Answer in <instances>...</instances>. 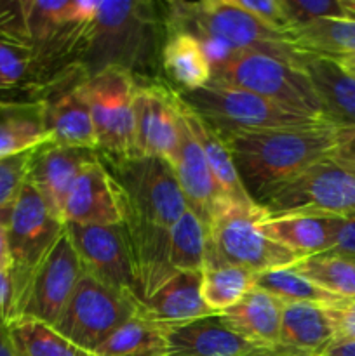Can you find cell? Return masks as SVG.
<instances>
[{
	"instance_id": "1",
	"label": "cell",
	"mask_w": 355,
	"mask_h": 356,
	"mask_svg": "<svg viewBox=\"0 0 355 356\" xmlns=\"http://www.w3.org/2000/svg\"><path fill=\"white\" fill-rule=\"evenodd\" d=\"M235 162L244 188L256 204L301 176L322 160L331 159L338 129L322 120L289 127L239 132L223 139Z\"/></svg>"
},
{
	"instance_id": "2",
	"label": "cell",
	"mask_w": 355,
	"mask_h": 356,
	"mask_svg": "<svg viewBox=\"0 0 355 356\" xmlns=\"http://www.w3.org/2000/svg\"><path fill=\"white\" fill-rule=\"evenodd\" d=\"M169 9L171 31L197 37L212 66L240 51H260L301 66L310 56L296 47L292 35L268 26L237 0L174 2L169 3Z\"/></svg>"
},
{
	"instance_id": "3",
	"label": "cell",
	"mask_w": 355,
	"mask_h": 356,
	"mask_svg": "<svg viewBox=\"0 0 355 356\" xmlns=\"http://www.w3.org/2000/svg\"><path fill=\"white\" fill-rule=\"evenodd\" d=\"M268 212L256 202L221 200L207 226L205 266L232 264L253 273L294 266L299 259L265 235L261 222Z\"/></svg>"
},
{
	"instance_id": "4",
	"label": "cell",
	"mask_w": 355,
	"mask_h": 356,
	"mask_svg": "<svg viewBox=\"0 0 355 356\" xmlns=\"http://www.w3.org/2000/svg\"><path fill=\"white\" fill-rule=\"evenodd\" d=\"M153 14L146 2H97L84 35L82 58L87 75L110 66L129 70L148 59L153 42Z\"/></svg>"
},
{
	"instance_id": "5",
	"label": "cell",
	"mask_w": 355,
	"mask_h": 356,
	"mask_svg": "<svg viewBox=\"0 0 355 356\" xmlns=\"http://www.w3.org/2000/svg\"><path fill=\"white\" fill-rule=\"evenodd\" d=\"M211 80L249 90L303 117L322 120L312 80L296 63L260 51L233 52L212 66Z\"/></svg>"
},
{
	"instance_id": "6",
	"label": "cell",
	"mask_w": 355,
	"mask_h": 356,
	"mask_svg": "<svg viewBox=\"0 0 355 356\" xmlns=\"http://www.w3.org/2000/svg\"><path fill=\"white\" fill-rule=\"evenodd\" d=\"M181 103L190 108L221 139L239 132L289 127L310 124L313 118L289 111L249 90L211 80L204 87L188 92H176Z\"/></svg>"
},
{
	"instance_id": "7",
	"label": "cell",
	"mask_w": 355,
	"mask_h": 356,
	"mask_svg": "<svg viewBox=\"0 0 355 356\" xmlns=\"http://www.w3.org/2000/svg\"><path fill=\"white\" fill-rule=\"evenodd\" d=\"M136 89L134 73L118 66L86 75L82 80V90L96 132V152L110 165L136 156Z\"/></svg>"
},
{
	"instance_id": "8",
	"label": "cell",
	"mask_w": 355,
	"mask_h": 356,
	"mask_svg": "<svg viewBox=\"0 0 355 356\" xmlns=\"http://www.w3.org/2000/svg\"><path fill=\"white\" fill-rule=\"evenodd\" d=\"M141 309L136 294L118 291L84 273L54 329L80 350L93 355Z\"/></svg>"
},
{
	"instance_id": "9",
	"label": "cell",
	"mask_w": 355,
	"mask_h": 356,
	"mask_svg": "<svg viewBox=\"0 0 355 356\" xmlns=\"http://www.w3.org/2000/svg\"><path fill=\"white\" fill-rule=\"evenodd\" d=\"M108 170L124 188L127 219L169 232L188 211L176 174L167 160L132 156L113 163Z\"/></svg>"
},
{
	"instance_id": "10",
	"label": "cell",
	"mask_w": 355,
	"mask_h": 356,
	"mask_svg": "<svg viewBox=\"0 0 355 356\" xmlns=\"http://www.w3.org/2000/svg\"><path fill=\"white\" fill-rule=\"evenodd\" d=\"M63 233H65V222L59 221L49 211L44 198L30 183L24 184L7 225L10 252L9 273L13 278L14 299H16L14 320L17 315V305L31 273Z\"/></svg>"
},
{
	"instance_id": "11",
	"label": "cell",
	"mask_w": 355,
	"mask_h": 356,
	"mask_svg": "<svg viewBox=\"0 0 355 356\" xmlns=\"http://www.w3.org/2000/svg\"><path fill=\"white\" fill-rule=\"evenodd\" d=\"M261 207L270 216L285 212L355 216V176L331 159L322 160L271 193Z\"/></svg>"
},
{
	"instance_id": "12",
	"label": "cell",
	"mask_w": 355,
	"mask_h": 356,
	"mask_svg": "<svg viewBox=\"0 0 355 356\" xmlns=\"http://www.w3.org/2000/svg\"><path fill=\"white\" fill-rule=\"evenodd\" d=\"M84 273L82 263L65 232L31 273L17 305L16 320L31 318L54 327Z\"/></svg>"
},
{
	"instance_id": "13",
	"label": "cell",
	"mask_w": 355,
	"mask_h": 356,
	"mask_svg": "<svg viewBox=\"0 0 355 356\" xmlns=\"http://www.w3.org/2000/svg\"><path fill=\"white\" fill-rule=\"evenodd\" d=\"M84 271L96 280L138 296L134 261L125 225L80 226L65 225Z\"/></svg>"
},
{
	"instance_id": "14",
	"label": "cell",
	"mask_w": 355,
	"mask_h": 356,
	"mask_svg": "<svg viewBox=\"0 0 355 356\" xmlns=\"http://www.w3.org/2000/svg\"><path fill=\"white\" fill-rule=\"evenodd\" d=\"M164 356H305L284 346H263L237 334L221 315L167 325Z\"/></svg>"
},
{
	"instance_id": "15",
	"label": "cell",
	"mask_w": 355,
	"mask_h": 356,
	"mask_svg": "<svg viewBox=\"0 0 355 356\" xmlns=\"http://www.w3.org/2000/svg\"><path fill=\"white\" fill-rule=\"evenodd\" d=\"M181 127L176 92L160 83H138L134 96L136 156H159L171 162L180 148Z\"/></svg>"
},
{
	"instance_id": "16",
	"label": "cell",
	"mask_w": 355,
	"mask_h": 356,
	"mask_svg": "<svg viewBox=\"0 0 355 356\" xmlns=\"http://www.w3.org/2000/svg\"><path fill=\"white\" fill-rule=\"evenodd\" d=\"M127 219L124 188L100 159L87 163L66 198L65 225L113 226Z\"/></svg>"
},
{
	"instance_id": "17",
	"label": "cell",
	"mask_w": 355,
	"mask_h": 356,
	"mask_svg": "<svg viewBox=\"0 0 355 356\" xmlns=\"http://www.w3.org/2000/svg\"><path fill=\"white\" fill-rule=\"evenodd\" d=\"M97 159L100 155L93 149L70 148L54 141L44 143L33 149L28 183L40 193L49 211L63 221V211L73 183L84 167Z\"/></svg>"
},
{
	"instance_id": "18",
	"label": "cell",
	"mask_w": 355,
	"mask_h": 356,
	"mask_svg": "<svg viewBox=\"0 0 355 356\" xmlns=\"http://www.w3.org/2000/svg\"><path fill=\"white\" fill-rule=\"evenodd\" d=\"M181 120H183V127H181L180 148L169 163L173 165L178 183L183 191L188 211L194 212L207 229L216 207H218L219 202L225 200V197L219 191L207 165L204 152H202L191 129L184 122L183 115H181Z\"/></svg>"
},
{
	"instance_id": "19",
	"label": "cell",
	"mask_w": 355,
	"mask_h": 356,
	"mask_svg": "<svg viewBox=\"0 0 355 356\" xmlns=\"http://www.w3.org/2000/svg\"><path fill=\"white\" fill-rule=\"evenodd\" d=\"M320 103L322 122L338 131L355 129V76L336 59L308 56L303 65Z\"/></svg>"
},
{
	"instance_id": "20",
	"label": "cell",
	"mask_w": 355,
	"mask_h": 356,
	"mask_svg": "<svg viewBox=\"0 0 355 356\" xmlns=\"http://www.w3.org/2000/svg\"><path fill=\"white\" fill-rule=\"evenodd\" d=\"M82 80L51 97H40L45 104V120L51 141L70 148L96 152V132L89 104L82 90Z\"/></svg>"
},
{
	"instance_id": "21",
	"label": "cell",
	"mask_w": 355,
	"mask_h": 356,
	"mask_svg": "<svg viewBox=\"0 0 355 356\" xmlns=\"http://www.w3.org/2000/svg\"><path fill=\"white\" fill-rule=\"evenodd\" d=\"M200 284L202 273L178 271L150 298L143 299V313L164 325H180L214 315L202 299Z\"/></svg>"
},
{
	"instance_id": "22",
	"label": "cell",
	"mask_w": 355,
	"mask_h": 356,
	"mask_svg": "<svg viewBox=\"0 0 355 356\" xmlns=\"http://www.w3.org/2000/svg\"><path fill=\"white\" fill-rule=\"evenodd\" d=\"M336 216L317 212H285L268 214L261 222L265 235L284 249L305 259L331 249L333 221Z\"/></svg>"
},
{
	"instance_id": "23",
	"label": "cell",
	"mask_w": 355,
	"mask_h": 356,
	"mask_svg": "<svg viewBox=\"0 0 355 356\" xmlns=\"http://www.w3.org/2000/svg\"><path fill=\"white\" fill-rule=\"evenodd\" d=\"M336 339L329 305L291 302L284 305L281 322V346L305 356H320Z\"/></svg>"
},
{
	"instance_id": "24",
	"label": "cell",
	"mask_w": 355,
	"mask_h": 356,
	"mask_svg": "<svg viewBox=\"0 0 355 356\" xmlns=\"http://www.w3.org/2000/svg\"><path fill=\"white\" fill-rule=\"evenodd\" d=\"M49 141L44 101H0V159L31 152Z\"/></svg>"
},
{
	"instance_id": "25",
	"label": "cell",
	"mask_w": 355,
	"mask_h": 356,
	"mask_svg": "<svg viewBox=\"0 0 355 356\" xmlns=\"http://www.w3.org/2000/svg\"><path fill=\"white\" fill-rule=\"evenodd\" d=\"M284 302L254 287L240 302L221 313L223 320L246 339L263 346H281V322Z\"/></svg>"
},
{
	"instance_id": "26",
	"label": "cell",
	"mask_w": 355,
	"mask_h": 356,
	"mask_svg": "<svg viewBox=\"0 0 355 356\" xmlns=\"http://www.w3.org/2000/svg\"><path fill=\"white\" fill-rule=\"evenodd\" d=\"M166 75L180 87L178 92L197 90L211 82L212 65L204 44L184 31H171L162 51Z\"/></svg>"
},
{
	"instance_id": "27",
	"label": "cell",
	"mask_w": 355,
	"mask_h": 356,
	"mask_svg": "<svg viewBox=\"0 0 355 356\" xmlns=\"http://www.w3.org/2000/svg\"><path fill=\"white\" fill-rule=\"evenodd\" d=\"M178 96V94H176ZM180 99V97H178ZM181 104V115H183L184 122L188 124V127L191 129V132L197 138L198 145H200L202 152H204L205 160H207V165L211 169L212 177H214L216 184H218L219 191H221L223 197L230 202H239V204H249L254 202L249 197V193L244 188L242 181H240L239 172H237L235 162L232 159V153H230L228 146L223 141L221 136L216 134L204 120L197 117L194 111L188 106Z\"/></svg>"
},
{
	"instance_id": "28",
	"label": "cell",
	"mask_w": 355,
	"mask_h": 356,
	"mask_svg": "<svg viewBox=\"0 0 355 356\" xmlns=\"http://www.w3.org/2000/svg\"><path fill=\"white\" fill-rule=\"evenodd\" d=\"M167 325L138 313L115 330L93 356H164Z\"/></svg>"
},
{
	"instance_id": "29",
	"label": "cell",
	"mask_w": 355,
	"mask_h": 356,
	"mask_svg": "<svg viewBox=\"0 0 355 356\" xmlns=\"http://www.w3.org/2000/svg\"><path fill=\"white\" fill-rule=\"evenodd\" d=\"M296 47L310 56L343 59L355 56V21L347 17L319 19L292 31Z\"/></svg>"
},
{
	"instance_id": "30",
	"label": "cell",
	"mask_w": 355,
	"mask_h": 356,
	"mask_svg": "<svg viewBox=\"0 0 355 356\" xmlns=\"http://www.w3.org/2000/svg\"><path fill=\"white\" fill-rule=\"evenodd\" d=\"M253 271L232 264H212L202 270L200 292L205 306L214 315L228 312L254 289Z\"/></svg>"
},
{
	"instance_id": "31",
	"label": "cell",
	"mask_w": 355,
	"mask_h": 356,
	"mask_svg": "<svg viewBox=\"0 0 355 356\" xmlns=\"http://www.w3.org/2000/svg\"><path fill=\"white\" fill-rule=\"evenodd\" d=\"M7 330L16 356H93L38 320L19 318Z\"/></svg>"
},
{
	"instance_id": "32",
	"label": "cell",
	"mask_w": 355,
	"mask_h": 356,
	"mask_svg": "<svg viewBox=\"0 0 355 356\" xmlns=\"http://www.w3.org/2000/svg\"><path fill=\"white\" fill-rule=\"evenodd\" d=\"M292 268L334 298L355 299V257L322 252L298 261Z\"/></svg>"
},
{
	"instance_id": "33",
	"label": "cell",
	"mask_w": 355,
	"mask_h": 356,
	"mask_svg": "<svg viewBox=\"0 0 355 356\" xmlns=\"http://www.w3.org/2000/svg\"><path fill=\"white\" fill-rule=\"evenodd\" d=\"M207 247V229L194 212L187 211L169 232V264L174 271L202 273Z\"/></svg>"
},
{
	"instance_id": "34",
	"label": "cell",
	"mask_w": 355,
	"mask_h": 356,
	"mask_svg": "<svg viewBox=\"0 0 355 356\" xmlns=\"http://www.w3.org/2000/svg\"><path fill=\"white\" fill-rule=\"evenodd\" d=\"M254 287L268 292L281 299L284 305L291 302H315V305H334L341 299L320 289L305 275L298 273L294 268H278L254 275Z\"/></svg>"
},
{
	"instance_id": "35",
	"label": "cell",
	"mask_w": 355,
	"mask_h": 356,
	"mask_svg": "<svg viewBox=\"0 0 355 356\" xmlns=\"http://www.w3.org/2000/svg\"><path fill=\"white\" fill-rule=\"evenodd\" d=\"M37 63L30 45L0 38V94L37 86Z\"/></svg>"
},
{
	"instance_id": "36",
	"label": "cell",
	"mask_w": 355,
	"mask_h": 356,
	"mask_svg": "<svg viewBox=\"0 0 355 356\" xmlns=\"http://www.w3.org/2000/svg\"><path fill=\"white\" fill-rule=\"evenodd\" d=\"M31 156L33 149L0 159V225H9L21 191L28 183Z\"/></svg>"
},
{
	"instance_id": "37",
	"label": "cell",
	"mask_w": 355,
	"mask_h": 356,
	"mask_svg": "<svg viewBox=\"0 0 355 356\" xmlns=\"http://www.w3.org/2000/svg\"><path fill=\"white\" fill-rule=\"evenodd\" d=\"M292 31L319 19L345 17L341 0H282Z\"/></svg>"
},
{
	"instance_id": "38",
	"label": "cell",
	"mask_w": 355,
	"mask_h": 356,
	"mask_svg": "<svg viewBox=\"0 0 355 356\" xmlns=\"http://www.w3.org/2000/svg\"><path fill=\"white\" fill-rule=\"evenodd\" d=\"M237 2L247 13H251L260 21L267 23L268 26L292 35L291 21H289L282 0H237Z\"/></svg>"
},
{
	"instance_id": "39",
	"label": "cell",
	"mask_w": 355,
	"mask_h": 356,
	"mask_svg": "<svg viewBox=\"0 0 355 356\" xmlns=\"http://www.w3.org/2000/svg\"><path fill=\"white\" fill-rule=\"evenodd\" d=\"M0 38L28 45L23 0H0Z\"/></svg>"
},
{
	"instance_id": "40",
	"label": "cell",
	"mask_w": 355,
	"mask_h": 356,
	"mask_svg": "<svg viewBox=\"0 0 355 356\" xmlns=\"http://www.w3.org/2000/svg\"><path fill=\"white\" fill-rule=\"evenodd\" d=\"M327 252L355 257V216L334 218L333 240H331V249Z\"/></svg>"
},
{
	"instance_id": "41",
	"label": "cell",
	"mask_w": 355,
	"mask_h": 356,
	"mask_svg": "<svg viewBox=\"0 0 355 356\" xmlns=\"http://www.w3.org/2000/svg\"><path fill=\"white\" fill-rule=\"evenodd\" d=\"M329 312L336 332L334 341H355V299L329 305Z\"/></svg>"
},
{
	"instance_id": "42",
	"label": "cell",
	"mask_w": 355,
	"mask_h": 356,
	"mask_svg": "<svg viewBox=\"0 0 355 356\" xmlns=\"http://www.w3.org/2000/svg\"><path fill=\"white\" fill-rule=\"evenodd\" d=\"M331 160L355 176V129L338 131V143Z\"/></svg>"
},
{
	"instance_id": "43",
	"label": "cell",
	"mask_w": 355,
	"mask_h": 356,
	"mask_svg": "<svg viewBox=\"0 0 355 356\" xmlns=\"http://www.w3.org/2000/svg\"><path fill=\"white\" fill-rule=\"evenodd\" d=\"M14 284L9 271L0 273V325L9 327L14 322Z\"/></svg>"
},
{
	"instance_id": "44",
	"label": "cell",
	"mask_w": 355,
	"mask_h": 356,
	"mask_svg": "<svg viewBox=\"0 0 355 356\" xmlns=\"http://www.w3.org/2000/svg\"><path fill=\"white\" fill-rule=\"evenodd\" d=\"M320 356H355V341H333Z\"/></svg>"
},
{
	"instance_id": "45",
	"label": "cell",
	"mask_w": 355,
	"mask_h": 356,
	"mask_svg": "<svg viewBox=\"0 0 355 356\" xmlns=\"http://www.w3.org/2000/svg\"><path fill=\"white\" fill-rule=\"evenodd\" d=\"M10 270L9 238H7V226L0 225V273Z\"/></svg>"
},
{
	"instance_id": "46",
	"label": "cell",
	"mask_w": 355,
	"mask_h": 356,
	"mask_svg": "<svg viewBox=\"0 0 355 356\" xmlns=\"http://www.w3.org/2000/svg\"><path fill=\"white\" fill-rule=\"evenodd\" d=\"M0 356H16L7 327L0 325Z\"/></svg>"
},
{
	"instance_id": "47",
	"label": "cell",
	"mask_w": 355,
	"mask_h": 356,
	"mask_svg": "<svg viewBox=\"0 0 355 356\" xmlns=\"http://www.w3.org/2000/svg\"><path fill=\"white\" fill-rule=\"evenodd\" d=\"M341 6H343L345 17L355 21V0H341Z\"/></svg>"
},
{
	"instance_id": "48",
	"label": "cell",
	"mask_w": 355,
	"mask_h": 356,
	"mask_svg": "<svg viewBox=\"0 0 355 356\" xmlns=\"http://www.w3.org/2000/svg\"><path fill=\"white\" fill-rule=\"evenodd\" d=\"M352 76H355V56H350V58H343V59H336Z\"/></svg>"
}]
</instances>
